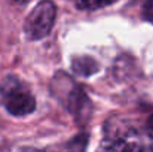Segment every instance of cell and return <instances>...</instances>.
<instances>
[{"instance_id":"cell-1","label":"cell","mask_w":153,"mask_h":152,"mask_svg":"<svg viewBox=\"0 0 153 152\" xmlns=\"http://www.w3.org/2000/svg\"><path fill=\"white\" fill-rule=\"evenodd\" d=\"M0 99L6 110L15 116L30 115L36 109V100L30 88L16 76H7L1 81Z\"/></svg>"},{"instance_id":"cell-2","label":"cell","mask_w":153,"mask_h":152,"mask_svg":"<svg viewBox=\"0 0 153 152\" xmlns=\"http://www.w3.org/2000/svg\"><path fill=\"white\" fill-rule=\"evenodd\" d=\"M56 16V7L51 0H43L34 6L24 22V31L28 39L39 40L51 33Z\"/></svg>"},{"instance_id":"cell-3","label":"cell","mask_w":153,"mask_h":152,"mask_svg":"<svg viewBox=\"0 0 153 152\" xmlns=\"http://www.w3.org/2000/svg\"><path fill=\"white\" fill-rule=\"evenodd\" d=\"M107 149H116V151H150L153 149V145L141 134L137 133L132 128L125 130H107Z\"/></svg>"},{"instance_id":"cell-4","label":"cell","mask_w":153,"mask_h":152,"mask_svg":"<svg viewBox=\"0 0 153 152\" xmlns=\"http://www.w3.org/2000/svg\"><path fill=\"white\" fill-rule=\"evenodd\" d=\"M73 70L77 75L89 76L98 70V63L89 57H77L73 60Z\"/></svg>"},{"instance_id":"cell-5","label":"cell","mask_w":153,"mask_h":152,"mask_svg":"<svg viewBox=\"0 0 153 152\" xmlns=\"http://www.w3.org/2000/svg\"><path fill=\"white\" fill-rule=\"evenodd\" d=\"M114 1L116 0H79L77 6L80 9H97V7H102V6H108Z\"/></svg>"},{"instance_id":"cell-6","label":"cell","mask_w":153,"mask_h":152,"mask_svg":"<svg viewBox=\"0 0 153 152\" xmlns=\"http://www.w3.org/2000/svg\"><path fill=\"white\" fill-rule=\"evenodd\" d=\"M143 18L146 21L153 22V0H146L143 6Z\"/></svg>"},{"instance_id":"cell-7","label":"cell","mask_w":153,"mask_h":152,"mask_svg":"<svg viewBox=\"0 0 153 152\" xmlns=\"http://www.w3.org/2000/svg\"><path fill=\"white\" fill-rule=\"evenodd\" d=\"M147 128L152 131V134H153V115L149 118V121H147Z\"/></svg>"}]
</instances>
